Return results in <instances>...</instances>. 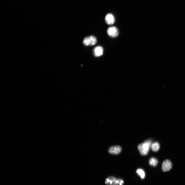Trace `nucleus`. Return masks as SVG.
Returning a JSON list of instances; mask_svg holds the SVG:
<instances>
[{"instance_id": "1", "label": "nucleus", "mask_w": 185, "mask_h": 185, "mask_svg": "<svg viewBox=\"0 0 185 185\" xmlns=\"http://www.w3.org/2000/svg\"><path fill=\"white\" fill-rule=\"evenodd\" d=\"M151 145V141L150 140H147L144 143L139 145L138 149L141 154L142 155H147Z\"/></svg>"}, {"instance_id": "2", "label": "nucleus", "mask_w": 185, "mask_h": 185, "mask_svg": "<svg viewBox=\"0 0 185 185\" xmlns=\"http://www.w3.org/2000/svg\"><path fill=\"white\" fill-rule=\"evenodd\" d=\"M97 42L96 38L92 35L85 37L83 41V43L85 46H92L95 45Z\"/></svg>"}, {"instance_id": "6", "label": "nucleus", "mask_w": 185, "mask_h": 185, "mask_svg": "<svg viewBox=\"0 0 185 185\" xmlns=\"http://www.w3.org/2000/svg\"><path fill=\"white\" fill-rule=\"evenodd\" d=\"M105 22L107 24L112 25L114 23L115 19L112 14L109 13L106 16L105 18Z\"/></svg>"}, {"instance_id": "9", "label": "nucleus", "mask_w": 185, "mask_h": 185, "mask_svg": "<svg viewBox=\"0 0 185 185\" xmlns=\"http://www.w3.org/2000/svg\"><path fill=\"white\" fill-rule=\"evenodd\" d=\"M151 148L153 152H157L159 150L160 148V145L158 142H156L152 144Z\"/></svg>"}, {"instance_id": "10", "label": "nucleus", "mask_w": 185, "mask_h": 185, "mask_svg": "<svg viewBox=\"0 0 185 185\" xmlns=\"http://www.w3.org/2000/svg\"><path fill=\"white\" fill-rule=\"evenodd\" d=\"M158 161L157 159L154 158H152L149 160V163L150 165L155 167L158 164Z\"/></svg>"}, {"instance_id": "12", "label": "nucleus", "mask_w": 185, "mask_h": 185, "mask_svg": "<svg viewBox=\"0 0 185 185\" xmlns=\"http://www.w3.org/2000/svg\"><path fill=\"white\" fill-rule=\"evenodd\" d=\"M124 184V181L121 179H116L113 185H123Z\"/></svg>"}, {"instance_id": "4", "label": "nucleus", "mask_w": 185, "mask_h": 185, "mask_svg": "<svg viewBox=\"0 0 185 185\" xmlns=\"http://www.w3.org/2000/svg\"><path fill=\"white\" fill-rule=\"evenodd\" d=\"M172 163L171 161L169 160H166L163 161L162 164V169L163 172H166L171 169L172 167Z\"/></svg>"}, {"instance_id": "5", "label": "nucleus", "mask_w": 185, "mask_h": 185, "mask_svg": "<svg viewBox=\"0 0 185 185\" xmlns=\"http://www.w3.org/2000/svg\"><path fill=\"white\" fill-rule=\"evenodd\" d=\"M121 147L119 146H116L110 147L108 150L109 153L114 154H118L122 151Z\"/></svg>"}, {"instance_id": "11", "label": "nucleus", "mask_w": 185, "mask_h": 185, "mask_svg": "<svg viewBox=\"0 0 185 185\" xmlns=\"http://www.w3.org/2000/svg\"><path fill=\"white\" fill-rule=\"evenodd\" d=\"M137 173L139 175L141 179H144L145 177V173L144 171L141 169H138L136 171Z\"/></svg>"}, {"instance_id": "8", "label": "nucleus", "mask_w": 185, "mask_h": 185, "mask_svg": "<svg viewBox=\"0 0 185 185\" xmlns=\"http://www.w3.org/2000/svg\"><path fill=\"white\" fill-rule=\"evenodd\" d=\"M116 179L112 176L107 178L105 181V183L107 185H113Z\"/></svg>"}, {"instance_id": "7", "label": "nucleus", "mask_w": 185, "mask_h": 185, "mask_svg": "<svg viewBox=\"0 0 185 185\" xmlns=\"http://www.w3.org/2000/svg\"><path fill=\"white\" fill-rule=\"evenodd\" d=\"M93 54L96 57H99L102 55L103 53V49L101 46H97L95 47L93 51Z\"/></svg>"}, {"instance_id": "3", "label": "nucleus", "mask_w": 185, "mask_h": 185, "mask_svg": "<svg viewBox=\"0 0 185 185\" xmlns=\"http://www.w3.org/2000/svg\"><path fill=\"white\" fill-rule=\"evenodd\" d=\"M107 33L109 36L112 37H116L118 36L119 32L117 27L112 26L108 28Z\"/></svg>"}]
</instances>
